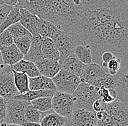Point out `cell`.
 Segmentation results:
<instances>
[{"label": "cell", "instance_id": "6da1fadb", "mask_svg": "<svg viewBox=\"0 0 128 126\" xmlns=\"http://www.w3.org/2000/svg\"><path fill=\"white\" fill-rule=\"evenodd\" d=\"M78 4L79 0H18L16 7L24 8L63 30Z\"/></svg>", "mask_w": 128, "mask_h": 126}, {"label": "cell", "instance_id": "7a4b0ae2", "mask_svg": "<svg viewBox=\"0 0 128 126\" xmlns=\"http://www.w3.org/2000/svg\"><path fill=\"white\" fill-rule=\"evenodd\" d=\"M105 111V118L98 120L96 126H128V104L115 100L107 103Z\"/></svg>", "mask_w": 128, "mask_h": 126}, {"label": "cell", "instance_id": "3957f363", "mask_svg": "<svg viewBox=\"0 0 128 126\" xmlns=\"http://www.w3.org/2000/svg\"><path fill=\"white\" fill-rule=\"evenodd\" d=\"M74 109L93 111L92 103L100 99L98 94V88L86 82H81L72 94ZM95 112V111H94Z\"/></svg>", "mask_w": 128, "mask_h": 126}, {"label": "cell", "instance_id": "277c9868", "mask_svg": "<svg viewBox=\"0 0 128 126\" xmlns=\"http://www.w3.org/2000/svg\"><path fill=\"white\" fill-rule=\"evenodd\" d=\"M52 79L56 91L72 95L82 82L78 76L62 69Z\"/></svg>", "mask_w": 128, "mask_h": 126}, {"label": "cell", "instance_id": "5b68a950", "mask_svg": "<svg viewBox=\"0 0 128 126\" xmlns=\"http://www.w3.org/2000/svg\"><path fill=\"white\" fill-rule=\"evenodd\" d=\"M30 102L22 99L12 98L7 101V112L3 122L7 124H17L23 125L24 119V109Z\"/></svg>", "mask_w": 128, "mask_h": 126}, {"label": "cell", "instance_id": "8992f818", "mask_svg": "<svg viewBox=\"0 0 128 126\" xmlns=\"http://www.w3.org/2000/svg\"><path fill=\"white\" fill-rule=\"evenodd\" d=\"M18 95L19 93L15 85L12 67L4 65L0 69V96L8 101Z\"/></svg>", "mask_w": 128, "mask_h": 126}, {"label": "cell", "instance_id": "52a82bcc", "mask_svg": "<svg viewBox=\"0 0 128 126\" xmlns=\"http://www.w3.org/2000/svg\"><path fill=\"white\" fill-rule=\"evenodd\" d=\"M50 39L53 41L59 52V63L63 61L67 57L74 54L76 43L67 33L58 29Z\"/></svg>", "mask_w": 128, "mask_h": 126}, {"label": "cell", "instance_id": "ba28073f", "mask_svg": "<svg viewBox=\"0 0 128 126\" xmlns=\"http://www.w3.org/2000/svg\"><path fill=\"white\" fill-rule=\"evenodd\" d=\"M52 109L60 116L70 119L74 110L72 95L56 91L52 98Z\"/></svg>", "mask_w": 128, "mask_h": 126}, {"label": "cell", "instance_id": "9c48e42d", "mask_svg": "<svg viewBox=\"0 0 128 126\" xmlns=\"http://www.w3.org/2000/svg\"><path fill=\"white\" fill-rule=\"evenodd\" d=\"M70 121L74 126H96L98 123L96 112L79 109L73 111Z\"/></svg>", "mask_w": 128, "mask_h": 126}, {"label": "cell", "instance_id": "30bf717a", "mask_svg": "<svg viewBox=\"0 0 128 126\" xmlns=\"http://www.w3.org/2000/svg\"><path fill=\"white\" fill-rule=\"evenodd\" d=\"M42 40L43 37L39 34H33L30 47L26 54L24 55L23 59L31 61L34 63H39L42 60H44V58L42 53Z\"/></svg>", "mask_w": 128, "mask_h": 126}, {"label": "cell", "instance_id": "8fae6325", "mask_svg": "<svg viewBox=\"0 0 128 126\" xmlns=\"http://www.w3.org/2000/svg\"><path fill=\"white\" fill-rule=\"evenodd\" d=\"M107 72L104 71L103 68L95 63L84 65L82 76L80 77L82 82H86L93 85L97 80L102 77Z\"/></svg>", "mask_w": 128, "mask_h": 126}, {"label": "cell", "instance_id": "7c38bea8", "mask_svg": "<svg viewBox=\"0 0 128 126\" xmlns=\"http://www.w3.org/2000/svg\"><path fill=\"white\" fill-rule=\"evenodd\" d=\"M128 71H122L116 77L114 90L116 93V99L120 102L128 104Z\"/></svg>", "mask_w": 128, "mask_h": 126}, {"label": "cell", "instance_id": "4fadbf2b", "mask_svg": "<svg viewBox=\"0 0 128 126\" xmlns=\"http://www.w3.org/2000/svg\"><path fill=\"white\" fill-rule=\"evenodd\" d=\"M0 53L4 65L12 66L24 58V55L13 43L10 46L0 48Z\"/></svg>", "mask_w": 128, "mask_h": 126}, {"label": "cell", "instance_id": "5bb4252c", "mask_svg": "<svg viewBox=\"0 0 128 126\" xmlns=\"http://www.w3.org/2000/svg\"><path fill=\"white\" fill-rule=\"evenodd\" d=\"M20 11V23L26 29L32 34V35L38 34L37 28L40 22V18L35 16L24 8H19Z\"/></svg>", "mask_w": 128, "mask_h": 126}, {"label": "cell", "instance_id": "9a60e30c", "mask_svg": "<svg viewBox=\"0 0 128 126\" xmlns=\"http://www.w3.org/2000/svg\"><path fill=\"white\" fill-rule=\"evenodd\" d=\"M40 75L52 79L61 69L58 61L44 59L39 63H35Z\"/></svg>", "mask_w": 128, "mask_h": 126}, {"label": "cell", "instance_id": "2e32d148", "mask_svg": "<svg viewBox=\"0 0 128 126\" xmlns=\"http://www.w3.org/2000/svg\"><path fill=\"white\" fill-rule=\"evenodd\" d=\"M59 63L62 69L74 74L78 76L80 78L82 76V71L85 65L80 61L74 54L67 57L63 61L60 62Z\"/></svg>", "mask_w": 128, "mask_h": 126}, {"label": "cell", "instance_id": "e0dca14e", "mask_svg": "<svg viewBox=\"0 0 128 126\" xmlns=\"http://www.w3.org/2000/svg\"><path fill=\"white\" fill-rule=\"evenodd\" d=\"M29 90H56V85L52 79L40 75L36 77H30L28 79Z\"/></svg>", "mask_w": 128, "mask_h": 126}, {"label": "cell", "instance_id": "ac0fdd59", "mask_svg": "<svg viewBox=\"0 0 128 126\" xmlns=\"http://www.w3.org/2000/svg\"><path fill=\"white\" fill-rule=\"evenodd\" d=\"M42 53L44 59L53 61H59V52L53 41L48 37H43L42 43Z\"/></svg>", "mask_w": 128, "mask_h": 126}, {"label": "cell", "instance_id": "d6986e66", "mask_svg": "<svg viewBox=\"0 0 128 126\" xmlns=\"http://www.w3.org/2000/svg\"><path fill=\"white\" fill-rule=\"evenodd\" d=\"M12 67L13 71L20 72L26 74L29 78L30 77H36L40 76V74L35 63H32L31 61L22 59L18 63L14 64Z\"/></svg>", "mask_w": 128, "mask_h": 126}, {"label": "cell", "instance_id": "ffe728a7", "mask_svg": "<svg viewBox=\"0 0 128 126\" xmlns=\"http://www.w3.org/2000/svg\"><path fill=\"white\" fill-rule=\"evenodd\" d=\"M47 114L40 120V125L42 126H62L68 119L56 112L52 111V109L46 112Z\"/></svg>", "mask_w": 128, "mask_h": 126}, {"label": "cell", "instance_id": "44dd1931", "mask_svg": "<svg viewBox=\"0 0 128 126\" xmlns=\"http://www.w3.org/2000/svg\"><path fill=\"white\" fill-rule=\"evenodd\" d=\"M56 90H29L24 94H19L16 95V98L22 99L24 101L31 102L32 101L39 98L41 97H50L52 98Z\"/></svg>", "mask_w": 128, "mask_h": 126}, {"label": "cell", "instance_id": "7402d4cb", "mask_svg": "<svg viewBox=\"0 0 128 126\" xmlns=\"http://www.w3.org/2000/svg\"><path fill=\"white\" fill-rule=\"evenodd\" d=\"M74 55L83 64L87 65L92 63L91 50L90 47L85 45H76L74 50Z\"/></svg>", "mask_w": 128, "mask_h": 126}, {"label": "cell", "instance_id": "603a6c76", "mask_svg": "<svg viewBox=\"0 0 128 126\" xmlns=\"http://www.w3.org/2000/svg\"><path fill=\"white\" fill-rule=\"evenodd\" d=\"M12 72H13L15 85L19 94H24L29 91V87H28L29 77L26 74L20 72H18L13 70Z\"/></svg>", "mask_w": 128, "mask_h": 126}, {"label": "cell", "instance_id": "cb8c5ba5", "mask_svg": "<svg viewBox=\"0 0 128 126\" xmlns=\"http://www.w3.org/2000/svg\"><path fill=\"white\" fill-rule=\"evenodd\" d=\"M43 114L44 113H41L40 111L37 110L30 102L24 109L25 122L30 123H40Z\"/></svg>", "mask_w": 128, "mask_h": 126}, {"label": "cell", "instance_id": "d4e9b609", "mask_svg": "<svg viewBox=\"0 0 128 126\" xmlns=\"http://www.w3.org/2000/svg\"><path fill=\"white\" fill-rule=\"evenodd\" d=\"M20 19V16L19 8L16 6L13 7L11 11L9 13L7 18L0 25V34H2L4 31L8 29L10 26L19 22Z\"/></svg>", "mask_w": 128, "mask_h": 126}, {"label": "cell", "instance_id": "484cf974", "mask_svg": "<svg viewBox=\"0 0 128 126\" xmlns=\"http://www.w3.org/2000/svg\"><path fill=\"white\" fill-rule=\"evenodd\" d=\"M57 29L58 28L51 22L40 18L37 28V33L42 37H48L50 39Z\"/></svg>", "mask_w": 128, "mask_h": 126}, {"label": "cell", "instance_id": "4316f807", "mask_svg": "<svg viewBox=\"0 0 128 126\" xmlns=\"http://www.w3.org/2000/svg\"><path fill=\"white\" fill-rule=\"evenodd\" d=\"M31 103L41 113L52 110V98L50 97H41L32 101Z\"/></svg>", "mask_w": 128, "mask_h": 126}, {"label": "cell", "instance_id": "83f0119b", "mask_svg": "<svg viewBox=\"0 0 128 126\" xmlns=\"http://www.w3.org/2000/svg\"><path fill=\"white\" fill-rule=\"evenodd\" d=\"M116 79L115 77L110 75L106 73L102 77L97 80L93 84V86L98 88H107V89H114L115 88Z\"/></svg>", "mask_w": 128, "mask_h": 126}, {"label": "cell", "instance_id": "f1b7e54d", "mask_svg": "<svg viewBox=\"0 0 128 126\" xmlns=\"http://www.w3.org/2000/svg\"><path fill=\"white\" fill-rule=\"evenodd\" d=\"M7 30L11 34L13 40L24 36H32V34L26 29L20 22L10 26Z\"/></svg>", "mask_w": 128, "mask_h": 126}, {"label": "cell", "instance_id": "f546056e", "mask_svg": "<svg viewBox=\"0 0 128 126\" xmlns=\"http://www.w3.org/2000/svg\"><path fill=\"white\" fill-rule=\"evenodd\" d=\"M125 70H128V69H124L123 68L122 61L117 58H113L112 60H111L108 63L107 66H106V72L114 77H116L120 72L125 71Z\"/></svg>", "mask_w": 128, "mask_h": 126}, {"label": "cell", "instance_id": "4dcf8cb0", "mask_svg": "<svg viewBox=\"0 0 128 126\" xmlns=\"http://www.w3.org/2000/svg\"><path fill=\"white\" fill-rule=\"evenodd\" d=\"M32 36H24L21 37H18L13 40V43L16 45L18 49L22 53L23 55H26L28 52L32 42Z\"/></svg>", "mask_w": 128, "mask_h": 126}, {"label": "cell", "instance_id": "1f68e13d", "mask_svg": "<svg viewBox=\"0 0 128 126\" xmlns=\"http://www.w3.org/2000/svg\"><path fill=\"white\" fill-rule=\"evenodd\" d=\"M98 94L100 99L106 103H110L116 99V93L114 89L98 88Z\"/></svg>", "mask_w": 128, "mask_h": 126}, {"label": "cell", "instance_id": "d6a6232c", "mask_svg": "<svg viewBox=\"0 0 128 126\" xmlns=\"http://www.w3.org/2000/svg\"><path fill=\"white\" fill-rule=\"evenodd\" d=\"M12 44H13V39L11 34L6 29L2 34H0V48L8 47Z\"/></svg>", "mask_w": 128, "mask_h": 126}, {"label": "cell", "instance_id": "836d02e7", "mask_svg": "<svg viewBox=\"0 0 128 126\" xmlns=\"http://www.w3.org/2000/svg\"><path fill=\"white\" fill-rule=\"evenodd\" d=\"M12 8H13V7L9 6V5H7L5 4L0 5V25L7 18L9 13L11 11V10Z\"/></svg>", "mask_w": 128, "mask_h": 126}, {"label": "cell", "instance_id": "e575fe53", "mask_svg": "<svg viewBox=\"0 0 128 126\" xmlns=\"http://www.w3.org/2000/svg\"><path fill=\"white\" fill-rule=\"evenodd\" d=\"M107 103H105L102 99H98L92 103V110L95 112L104 111L106 109Z\"/></svg>", "mask_w": 128, "mask_h": 126}, {"label": "cell", "instance_id": "d590c367", "mask_svg": "<svg viewBox=\"0 0 128 126\" xmlns=\"http://www.w3.org/2000/svg\"><path fill=\"white\" fill-rule=\"evenodd\" d=\"M7 112V101L0 96V122H3Z\"/></svg>", "mask_w": 128, "mask_h": 126}, {"label": "cell", "instance_id": "8d00e7d4", "mask_svg": "<svg viewBox=\"0 0 128 126\" xmlns=\"http://www.w3.org/2000/svg\"><path fill=\"white\" fill-rule=\"evenodd\" d=\"M4 4L9 5V6H12V7H16L18 4V0H2Z\"/></svg>", "mask_w": 128, "mask_h": 126}, {"label": "cell", "instance_id": "74e56055", "mask_svg": "<svg viewBox=\"0 0 128 126\" xmlns=\"http://www.w3.org/2000/svg\"><path fill=\"white\" fill-rule=\"evenodd\" d=\"M23 126H42L40 123H30V122H25Z\"/></svg>", "mask_w": 128, "mask_h": 126}, {"label": "cell", "instance_id": "f35d334b", "mask_svg": "<svg viewBox=\"0 0 128 126\" xmlns=\"http://www.w3.org/2000/svg\"><path fill=\"white\" fill-rule=\"evenodd\" d=\"M62 126H74L73 125H72V122L70 121V119H68L64 125H63Z\"/></svg>", "mask_w": 128, "mask_h": 126}, {"label": "cell", "instance_id": "ab89813d", "mask_svg": "<svg viewBox=\"0 0 128 126\" xmlns=\"http://www.w3.org/2000/svg\"><path fill=\"white\" fill-rule=\"evenodd\" d=\"M4 66V64L2 62V56H1V53H0V69Z\"/></svg>", "mask_w": 128, "mask_h": 126}, {"label": "cell", "instance_id": "60d3db41", "mask_svg": "<svg viewBox=\"0 0 128 126\" xmlns=\"http://www.w3.org/2000/svg\"><path fill=\"white\" fill-rule=\"evenodd\" d=\"M7 126H23V125H17V124H8Z\"/></svg>", "mask_w": 128, "mask_h": 126}, {"label": "cell", "instance_id": "b9f144b4", "mask_svg": "<svg viewBox=\"0 0 128 126\" xmlns=\"http://www.w3.org/2000/svg\"><path fill=\"white\" fill-rule=\"evenodd\" d=\"M2 4H4V3H3V2H2V0H0V5H2Z\"/></svg>", "mask_w": 128, "mask_h": 126}]
</instances>
